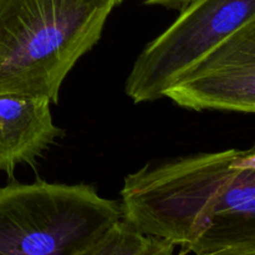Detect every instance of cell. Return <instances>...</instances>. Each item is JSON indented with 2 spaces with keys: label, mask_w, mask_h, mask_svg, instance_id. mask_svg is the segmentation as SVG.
Wrapping results in <instances>:
<instances>
[{
  "label": "cell",
  "mask_w": 255,
  "mask_h": 255,
  "mask_svg": "<svg viewBox=\"0 0 255 255\" xmlns=\"http://www.w3.org/2000/svg\"><path fill=\"white\" fill-rule=\"evenodd\" d=\"M238 149L146 164L125 177L122 218L181 254L255 255V168Z\"/></svg>",
  "instance_id": "6da1fadb"
},
{
  "label": "cell",
  "mask_w": 255,
  "mask_h": 255,
  "mask_svg": "<svg viewBox=\"0 0 255 255\" xmlns=\"http://www.w3.org/2000/svg\"><path fill=\"white\" fill-rule=\"evenodd\" d=\"M124 0H0V96L59 102L72 67Z\"/></svg>",
  "instance_id": "7a4b0ae2"
},
{
  "label": "cell",
  "mask_w": 255,
  "mask_h": 255,
  "mask_svg": "<svg viewBox=\"0 0 255 255\" xmlns=\"http://www.w3.org/2000/svg\"><path fill=\"white\" fill-rule=\"evenodd\" d=\"M122 218L90 184L36 181L0 188V255H87Z\"/></svg>",
  "instance_id": "3957f363"
},
{
  "label": "cell",
  "mask_w": 255,
  "mask_h": 255,
  "mask_svg": "<svg viewBox=\"0 0 255 255\" xmlns=\"http://www.w3.org/2000/svg\"><path fill=\"white\" fill-rule=\"evenodd\" d=\"M255 20V0H194L134 61L126 94L134 104L157 101L184 72Z\"/></svg>",
  "instance_id": "277c9868"
},
{
  "label": "cell",
  "mask_w": 255,
  "mask_h": 255,
  "mask_svg": "<svg viewBox=\"0 0 255 255\" xmlns=\"http://www.w3.org/2000/svg\"><path fill=\"white\" fill-rule=\"evenodd\" d=\"M163 97L193 111L255 114V20L184 72Z\"/></svg>",
  "instance_id": "5b68a950"
},
{
  "label": "cell",
  "mask_w": 255,
  "mask_h": 255,
  "mask_svg": "<svg viewBox=\"0 0 255 255\" xmlns=\"http://www.w3.org/2000/svg\"><path fill=\"white\" fill-rule=\"evenodd\" d=\"M50 105L35 97L0 96V172L11 177L21 164H34L64 136Z\"/></svg>",
  "instance_id": "8992f818"
},
{
  "label": "cell",
  "mask_w": 255,
  "mask_h": 255,
  "mask_svg": "<svg viewBox=\"0 0 255 255\" xmlns=\"http://www.w3.org/2000/svg\"><path fill=\"white\" fill-rule=\"evenodd\" d=\"M176 247L173 242L143 233L120 218L100 237L87 255H171Z\"/></svg>",
  "instance_id": "52a82bcc"
},
{
  "label": "cell",
  "mask_w": 255,
  "mask_h": 255,
  "mask_svg": "<svg viewBox=\"0 0 255 255\" xmlns=\"http://www.w3.org/2000/svg\"><path fill=\"white\" fill-rule=\"evenodd\" d=\"M234 164L243 168H255V146L248 151L238 149L234 157Z\"/></svg>",
  "instance_id": "ba28073f"
},
{
  "label": "cell",
  "mask_w": 255,
  "mask_h": 255,
  "mask_svg": "<svg viewBox=\"0 0 255 255\" xmlns=\"http://www.w3.org/2000/svg\"><path fill=\"white\" fill-rule=\"evenodd\" d=\"M143 1L148 5H159V6L168 7V9H178L179 11H182L189 4H192L194 0H143Z\"/></svg>",
  "instance_id": "9c48e42d"
}]
</instances>
